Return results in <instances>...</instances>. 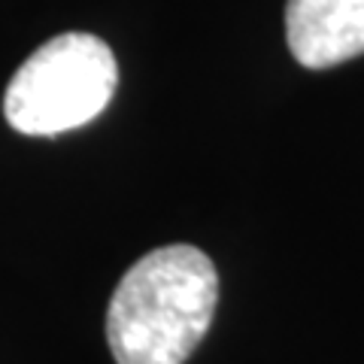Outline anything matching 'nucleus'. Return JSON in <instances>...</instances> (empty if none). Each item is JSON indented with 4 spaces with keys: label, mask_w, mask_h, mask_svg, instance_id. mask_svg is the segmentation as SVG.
Returning <instances> with one entry per match:
<instances>
[{
    "label": "nucleus",
    "mask_w": 364,
    "mask_h": 364,
    "mask_svg": "<svg viewBox=\"0 0 364 364\" xmlns=\"http://www.w3.org/2000/svg\"><path fill=\"white\" fill-rule=\"evenodd\" d=\"M219 304V273L188 243L152 249L124 270L107 310L116 364H186L207 337Z\"/></svg>",
    "instance_id": "f257e3e1"
},
{
    "label": "nucleus",
    "mask_w": 364,
    "mask_h": 364,
    "mask_svg": "<svg viewBox=\"0 0 364 364\" xmlns=\"http://www.w3.org/2000/svg\"><path fill=\"white\" fill-rule=\"evenodd\" d=\"M119 85V64L95 33H61L43 43L16 70L4 95L9 128L55 136L95 122Z\"/></svg>",
    "instance_id": "f03ea898"
},
{
    "label": "nucleus",
    "mask_w": 364,
    "mask_h": 364,
    "mask_svg": "<svg viewBox=\"0 0 364 364\" xmlns=\"http://www.w3.org/2000/svg\"><path fill=\"white\" fill-rule=\"evenodd\" d=\"M289 52L306 70H328L364 55V0H289Z\"/></svg>",
    "instance_id": "7ed1b4c3"
}]
</instances>
